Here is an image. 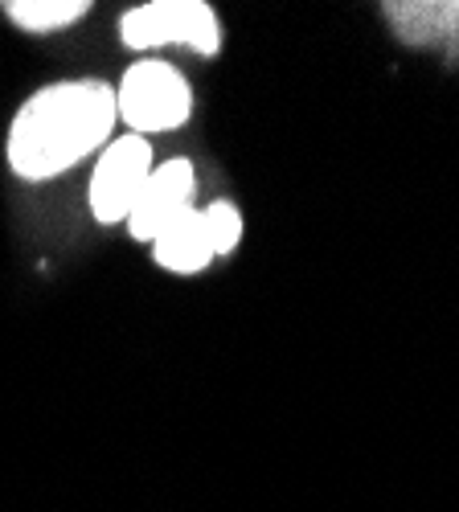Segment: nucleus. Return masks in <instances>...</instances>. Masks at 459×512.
<instances>
[{"label": "nucleus", "mask_w": 459, "mask_h": 512, "mask_svg": "<svg viewBox=\"0 0 459 512\" xmlns=\"http://www.w3.org/2000/svg\"><path fill=\"white\" fill-rule=\"evenodd\" d=\"M115 123V87H107L103 78L50 82L17 107L5 136V160L21 181H54L103 152Z\"/></svg>", "instance_id": "obj_1"}, {"label": "nucleus", "mask_w": 459, "mask_h": 512, "mask_svg": "<svg viewBox=\"0 0 459 512\" xmlns=\"http://www.w3.org/2000/svg\"><path fill=\"white\" fill-rule=\"evenodd\" d=\"M115 111L132 136L148 140L156 132H177L193 115V87L173 62L144 58L115 87Z\"/></svg>", "instance_id": "obj_2"}, {"label": "nucleus", "mask_w": 459, "mask_h": 512, "mask_svg": "<svg viewBox=\"0 0 459 512\" xmlns=\"http://www.w3.org/2000/svg\"><path fill=\"white\" fill-rule=\"evenodd\" d=\"M119 37L128 50L189 46L201 58H214L222 50L218 13L205 0H148L119 17Z\"/></svg>", "instance_id": "obj_3"}, {"label": "nucleus", "mask_w": 459, "mask_h": 512, "mask_svg": "<svg viewBox=\"0 0 459 512\" xmlns=\"http://www.w3.org/2000/svg\"><path fill=\"white\" fill-rule=\"evenodd\" d=\"M152 144L144 136H115L95 164V177H91V213L95 222L115 226V222H128V213L144 189V181L152 177Z\"/></svg>", "instance_id": "obj_4"}, {"label": "nucleus", "mask_w": 459, "mask_h": 512, "mask_svg": "<svg viewBox=\"0 0 459 512\" xmlns=\"http://www.w3.org/2000/svg\"><path fill=\"white\" fill-rule=\"evenodd\" d=\"M193 189H197V177H193V160L185 156H173L152 168V177L144 181L132 213H128V234L136 242H152L164 226H173L181 213L193 209Z\"/></svg>", "instance_id": "obj_5"}, {"label": "nucleus", "mask_w": 459, "mask_h": 512, "mask_svg": "<svg viewBox=\"0 0 459 512\" xmlns=\"http://www.w3.org/2000/svg\"><path fill=\"white\" fill-rule=\"evenodd\" d=\"M382 13L410 50H439L459 62V0H390Z\"/></svg>", "instance_id": "obj_6"}, {"label": "nucleus", "mask_w": 459, "mask_h": 512, "mask_svg": "<svg viewBox=\"0 0 459 512\" xmlns=\"http://www.w3.org/2000/svg\"><path fill=\"white\" fill-rule=\"evenodd\" d=\"M152 259L156 267L173 271V275H201L214 263V246H210V230H205V213L189 209L173 226H164L152 238Z\"/></svg>", "instance_id": "obj_7"}, {"label": "nucleus", "mask_w": 459, "mask_h": 512, "mask_svg": "<svg viewBox=\"0 0 459 512\" xmlns=\"http://www.w3.org/2000/svg\"><path fill=\"white\" fill-rule=\"evenodd\" d=\"M91 13V0H9L5 17L25 33H58Z\"/></svg>", "instance_id": "obj_8"}, {"label": "nucleus", "mask_w": 459, "mask_h": 512, "mask_svg": "<svg viewBox=\"0 0 459 512\" xmlns=\"http://www.w3.org/2000/svg\"><path fill=\"white\" fill-rule=\"evenodd\" d=\"M201 213H205V230H210L214 259H218V254H230L242 242V213H238V205L214 201L210 209H201Z\"/></svg>", "instance_id": "obj_9"}]
</instances>
